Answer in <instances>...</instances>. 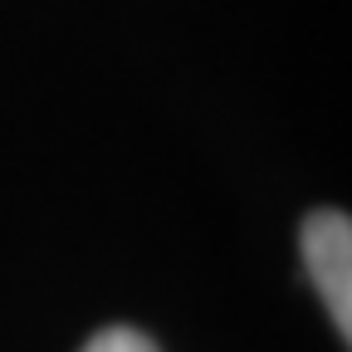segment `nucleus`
<instances>
[{"mask_svg": "<svg viewBox=\"0 0 352 352\" xmlns=\"http://www.w3.org/2000/svg\"><path fill=\"white\" fill-rule=\"evenodd\" d=\"M303 259L338 333H352V220L342 210H314L303 220Z\"/></svg>", "mask_w": 352, "mask_h": 352, "instance_id": "nucleus-1", "label": "nucleus"}, {"mask_svg": "<svg viewBox=\"0 0 352 352\" xmlns=\"http://www.w3.org/2000/svg\"><path fill=\"white\" fill-rule=\"evenodd\" d=\"M83 352H157V342L138 328H103L98 338H88Z\"/></svg>", "mask_w": 352, "mask_h": 352, "instance_id": "nucleus-2", "label": "nucleus"}]
</instances>
